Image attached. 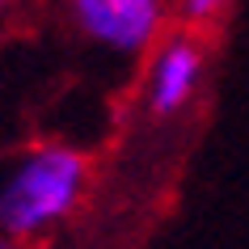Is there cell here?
Instances as JSON below:
<instances>
[{"mask_svg": "<svg viewBox=\"0 0 249 249\" xmlns=\"http://www.w3.org/2000/svg\"><path fill=\"white\" fill-rule=\"evenodd\" d=\"M198 80H203V51L190 38H169L152 59V76H148V106L152 114H173L195 97Z\"/></svg>", "mask_w": 249, "mask_h": 249, "instance_id": "obj_3", "label": "cell"}, {"mask_svg": "<svg viewBox=\"0 0 249 249\" xmlns=\"http://www.w3.org/2000/svg\"><path fill=\"white\" fill-rule=\"evenodd\" d=\"M182 13L186 17H211V13H220V4H211V0H190V4H182Z\"/></svg>", "mask_w": 249, "mask_h": 249, "instance_id": "obj_4", "label": "cell"}, {"mask_svg": "<svg viewBox=\"0 0 249 249\" xmlns=\"http://www.w3.org/2000/svg\"><path fill=\"white\" fill-rule=\"evenodd\" d=\"M85 195V160L72 148L42 144L0 178V236L21 241L59 224Z\"/></svg>", "mask_w": 249, "mask_h": 249, "instance_id": "obj_1", "label": "cell"}, {"mask_svg": "<svg viewBox=\"0 0 249 249\" xmlns=\"http://www.w3.org/2000/svg\"><path fill=\"white\" fill-rule=\"evenodd\" d=\"M160 9L157 0H76L72 17L89 38L106 42L123 55L148 51V42L160 30Z\"/></svg>", "mask_w": 249, "mask_h": 249, "instance_id": "obj_2", "label": "cell"}, {"mask_svg": "<svg viewBox=\"0 0 249 249\" xmlns=\"http://www.w3.org/2000/svg\"><path fill=\"white\" fill-rule=\"evenodd\" d=\"M0 249H17V245H13V241H9V236H0Z\"/></svg>", "mask_w": 249, "mask_h": 249, "instance_id": "obj_5", "label": "cell"}]
</instances>
